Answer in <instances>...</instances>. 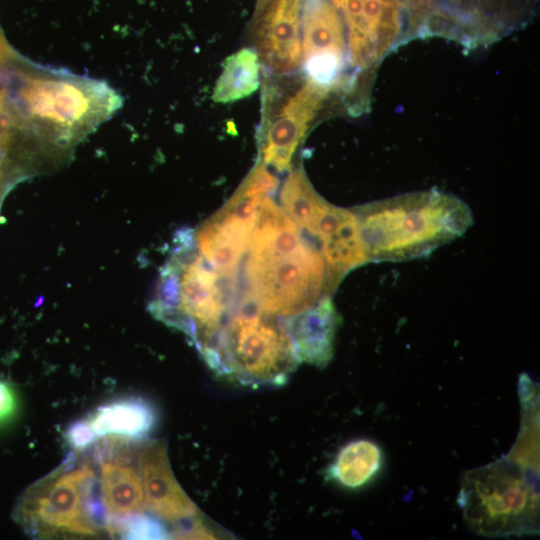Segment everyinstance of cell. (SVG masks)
I'll use <instances>...</instances> for the list:
<instances>
[{
	"label": "cell",
	"instance_id": "cell-1",
	"mask_svg": "<svg viewBox=\"0 0 540 540\" xmlns=\"http://www.w3.org/2000/svg\"><path fill=\"white\" fill-rule=\"evenodd\" d=\"M247 251L249 302L261 313L293 316L335 290L319 245L272 197L262 202Z\"/></svg>",
	"mask_w": 540,
	"mask_h": 540
},
{
	"label": "cell",
	"instance_id": "cell-2",
	"mask_svg": "<svg viewBox=\"0 0 540 540\" xmlns=\"http://www.w3.org/2000/svg\"><path fill=\"white\" fill-rule=\"evenodd\" d=\"M353 212L368 262L428 255L473 224L470 208L438 190L412 192L357 206Z\"/></svg>",
	"mask_w": 540,
	"mask_h": 540
},
{
	"label": "cell",
	"instance_id": "cell-3",
	"mask_svg": "<svg viewBox=\"0 0 540 540\" xmlns=\"http://www.w3.org/2000/svg\"><path fill=\"white\" fill-rule=\"evenodd\" d=\"M458 503L468 527L487 537L539 531L536 464L507 455L464 475Z\"/></svg>",
	"mask_w": 540,
	"mask_h": 540
},
{
	"label": "cell",
	"instance_id": "cell-4",
	"mask_svg": "<svg viewBox=\"0 0 540 540\" xmlns=\"http://www.w3.org/2000/svg\"><path fill=\"white\" fill-rule=\"evenodd\" d=\"M201 351L216 371L251 384H281L299 361L286 327L258 310L234 316Z\"/></svg>",
	"mask_w": 540,
	"mask_h": 540
},
{
	"label": "cell",
	"instance_id": "cell-5",
	"mask_svg": "<svg viewBox=\"0 0 540 540\" xmlns=\"http://www.w3.org/2000/svg\"><path fill=\"white\" fill-rule=\"evenodd\" d=\"M95 476L88 465H67L29 487L15 508V518L28 532L93 535L107 524L95 494Z\"/></svg>",
	"mask_w": 540,
	"mask_h": 540
},
{
	"label": "cell",
	"instance_id": "cell-6",
	"mask_svg": "<svg viewBox=\"0 0 540 540\" xmlns=\"http://www.w3.org/2000/svg\"><path fill=\"white\" fill-rule=\"evenodd\" d=\"M279 181L258 161L231 198L193 234L199 254L221 276L235 273L248 250L265 198Z\"/></svg>",
	"mask_w": 540,
	"mask_h": 540
},
{
	"label": "cell",
	"instance_id": "cell-7",
	"mask_svg": "<svg viewBox=\"0 0 540 540\" xmlns=\"http://www.w3.org/2000/svg\"><path fill=\"white\" fill-rule=\"evenodd\" d=\"M329 91L308 79L287 94L275 83H265L258 137L261 163L279 172L291 169L294 153Z\"/></svg>",
	"mask_w": 540,
	"mask_h": 540
},
{
	"label": "cell",
	"instance_id": "cell-8",
	"mask_svg": "<svg viewBox=\"0 0 540 540\" xmlns=\"http://www.w3.org/2000/svg\"><path fill=\"white\" fill-rule=\"evenodd\" d=\"M346 25L349 63L375 67L397 44L407 21L404 8L390 0H330Z\"/></svg>",
	"mask_w": 540,
	"mask_h": 540
},
{
	"label": "cell",
	"instance_id": "cell-9",
	"mask_svg": "<svg viewBox=\"0 0 540 540\" xmlns=\"http://www.w3.org/2000/svg\"><path fill=\"white\" fill-rule=\"evenodd\" d=\"M302 64L307 79L329 90L349 63L343 22L330 0H302Z\"/></svg>",
	"mask_w": 540,
	"mask_h": 540
},
{
	"label": "cell",
	"instance_id": "cell-10",
	"mask_svg": "<svg viewBox=\"0 0 540 540\" xmlns=\"http://www.w3.org/2000/svg\"><path fill=\"white\" fill-rule=\"evenodd\" d=\"M302 0H271L256 13L254 50L275 74L291 73L302 62Z\"/></svg>",
	"mask_w": 540,
	"mask_h": 540
},
{
	"label": "cell",
	"instance_id": "cell-11",
	"mask_svg": "<svg viewBox=\"0 0 540 540\" xmlns=\"http://www.w3.org/2000/svg\"><path fill=\"white\" fill-rule=\"evenodd\" d=\"M140 470L144 503L157 516L180 521L199 514L195 503L174 477L164 442H151L142 450Z\"/></svg>",
	"mask_w": 540,
	"mask_h": 540
},
{
	"label": "cell",
	"instance_id": "cell-12",
	"mask_svg": "<svg viewBox=\"0 0 540 540\" xmlns=\"http://www.w3.org/2000/svg\"><path fill=\"white\" fill-rule=\"evenodd\" d=\"M340 316L330 296H325L310 308L293 315L286 329L299 361L323 368L332 359L334 340Z\"/></svg>",
	"mask_w": 540,
	"mask_h": 540
},
{
	"label": "cell",
	"instance_id": "cell-13",
	"mask_svg": "<svg viewBox=\"0 0 540 540\" xmlns=\"http://www.w3.org/2000/svg\"><path fill=\"white\" fill-rule=\"evenodd\" d=\"M156 419V411L150 402L140 397H127L98 408L90 423L97 436L138 440L148 436Z\"/></svg>",
	"mask_w": 540,
	"mask_h": 540
},
{
	"label": "cell",
	"instance_id": "cell-14",
	"mask_svg": "<svg viewBox=\"0 0 540 540\" xmlns=\"http://www.w3.org/2000/svg\"><path fill=\"white\" fill-rule=\"evenodd\" d=\"M101 489L109 518L141 512L145 506L141 476L122 460L101 462Z\"/></svg>",
	"mask_w": 540,
	"mask_h": 540
},
{
	"label": "cell",
	"instance_id": "cell-15",
	"mask_svg": "<svg viewBox=\"0 0 540 540\" xmlns=\"http://www.w3.org/2000/svg\"><path fill=\"white\" fill-rule=\"evenodd\" d=\"M382 465L381 448L370 440L359 439L340 449L328 475L341 486L355 489L374 479Z\"/></svg>",
	"mask_w": 540,
	"mask_h": 540
},
{
	"label": "cell",
	"instance_id": "cell-16",
	"mask_svg": "<svg viewBox=\"0 0 540 540\" xmlns=\"http://www.w3.org/2000/svg\"><path fill=\"white\" fill-rule=\"evenodd\" d=\"M260 61L254 49L243 48L230 55L213 90V100L229 103L248 97L260 85Z\"/></svg>",
	"mask_w": 540,
	"mask_h": 540
},
{
	"label": "cell",
	"instance_id": "cell-17",
	"mask_svg": "<svg viewBox=\"0 0 540 540\" xmlns=\"http://www.w3.org/2000/svg\"><path fill=\"white\" fill-rule=\"evenodd\" d=\"M280 202L287 216L308 234L328 203L316 192L302 169L289 172L280 190Z\"/></svg>",
	"mask_w": 540,
	"mask_h": 540
},
{
	"label": "cell",
	"instance_id": "cell-18",
	"mask_svg": "<svg viewBox=\"0 0 540 540\" xmlns=\"http://www.w3.org/2000/svg\"><path fill=\"white\" fill-rule=\"evenodd\" d=\"M106 528L125 539H166L169 533L157 519L141 512L107 518Z\"/></svg>",
	"mask_w": 540,
	"mask_h": 540
},
{
	"label": "cell",
	"instance_id": "cell-19",
	"mask_svg": "<svg viewBox=\"0 0 540 540\" xmlns=\"http://www.w3.org/2000/svg\"><path fill=\"white\" fill-rule=\"evenodd\" d=\"M97 437L90 421L81 420L71 424L67 430V439L76 449L88 447Z\"/></svg>",
	"mask_w": 540,
	"mask_h": 540
},
{
	"label": "cell",
	"instance_id": "cell-20",
	"mask_svg": "<svg viewBox=\"0 0 540 540\" xmlns=\"http://www.w3.org/2000/svg\"><path fill=\"white\" fill-rule=\"evenodd\" d=\"M16 408V398L12 388L0 380V422L10 417Z\"/></svg>",
	"mask_w": 540,
	"mask_h": 540
},
{
	"label": "cell",
	"instance_id": "cell-21",
	"mask_svg": "<svg viewBox=\"0 0 540 540\" xmlns=\"http://www.w3.org/2000/svg\"><path fill=\"white\" fill-rule=\"evenodd\" d=\"M175 538H196L213 539L215 535L204 524L199 521L193 522L188 526L179 528L174 534Z\"/></svg>",
	"mask_w": 540,
	"mask_h": 540
},
{
	"label": "cell",
	"instance_id": "cell-22",
	"mask_svg": "<svg viewBox=\"0 0 540 540\" xmlns=\"http://www.w3.org/2000/svg\"><path fill=\"white\" fill-rule=\"evenodd\" d=\"M271 0H257L256 13L261 11Z\"/></svg>",
	"mask_w": 540,
	"mask_h": 540
},
{
	"label": "cell",
	"instance_id": "cell-23",
	"mask_svg": "<svg viewBox=\"0 0 540 540\" xmlns=\"http://www.w3.org/2000/svg\"><path fill=\"white\" fill-rule=\"evenodd\" d=\"M390 1H393V2H396V3L400 4L404 9H405V5L407 3V0H390Z\"/></svg>",
	"mask_w": 540,
	"mask_h": 540
}]
</instances>
